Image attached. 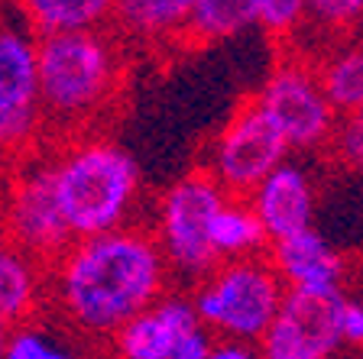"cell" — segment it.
<instances>
[{"mask_svg": "<svg viewBox=\"0 0 363 359\" xmlns=\"http://www.w3.org/2000/svg\"><path fill=\"white\" fill-rule=\"evenodd\" d=\"M328 152L347 169H363V107L337 120Z\"/></svg>", "mask_w": 363, "mask_h": 359, "instance_id": "603a6c76", "label": "cell"}, {"mask_svg": "<svg viewBox=\"0 0 363 359\" xmlns=\"http://www.w3.org/2000/svg\"><path fill=\"white\" fill-rule=\"evenodd\" d=\"M286 159H292L286 136L272 127L257 98H247L230 110L224 127L211 136L201 169L234 198H250Z\"/></svg>", "mask_w": 363, "mask_h": 359, "instance_id": "52a82bcc", "label": "cell"}, {"mask_svg": "<svg viewBox=\"0 0 363 359\" xmlns=\"http://www.w3.org/2000/svg\"><path fill=\"white\" fill-rule=\"evenodd\" d=\"M127 88V45L113 30L39 36L45 142L98 133Z\"/></svg>", "mask_w": 363, "mask_h": 359, "instance_id": "7a4b0ae2", "label": "cell"}, {"mask_svg": "<svg viewBox=\"0 0 363 359\" xmlns=\"http://www.w3.org/2000/svg\"><path fill=\"white\" fill-rule=\"evenodd\" d=\"M257 20L272 39H289L308 20V0H257Z\"/></svg>", "mask_w": 363, "mask_h": 359, "instance_id": "44dd1931", "label": "cell"}, {"mask_svg": "<svg viewBox=\"0 0 363 359\" xmlns=\"http://www.w3.org/2000/svg\"><path fill=\"white\" fill-rule=\"evenodd\" d=\"M214 249H218L220 262L269 253V237L247 198H230L220 207L218 220H214Z\"/></svg>", "mask_w": 363, "mask_h": 359, "instance_id": "ac0fdd59", "label": "cell"}, {"mask_svg": "<svg viewBox=\"0 0 363 359\" xmlns=\"http://www.w3.org/2000/svg\"><path fill=\"white\" fill-rule=\"evenodd\" d=\"M172 269L150 227H123L104 237L75 239L49 266V304L82 337H117L172 288Z\"/></svg>", "mask_w": 363, "mask_h": 359, "instance_id": "6da1fadb", "label": "cell"}, {"mask_svg": "<svg viewBox=\"0 0 363 359\" xmlns=\"http://www.w3.org/2000/svg\"><path fill=\"white\" fill-rule=\"evenodd\" d=\"M211 359H266L259 343H243V340H218L211 350Z\"/></svg>", "mask_w": 363, "mask_h": 359, "instance_id": "d4e9b609", "label": "cell"}, {"mask_svg": "<svg viewBox=\"0 0 363 359\" xmlns=\"http://www.w3.org/2000/svg\"><path fill=\"white\" fill-rule=\"evenodd\" d=\"M286 298L289 288L269 256L220 262L211 275L191 288V301L204 327L218 340L243 343H263Z\"/></svg>", "mask_w": 363, "mask_h": 359, "instance_id": "277c9868", "label": "cell"}, {"mask_svg": "<svg viewBox=\"0 0 363 359\" xmlns=\"http://www.w3.org/2000/svg\"><path fill=\"white\" fill-rule=\"evenodd\" d=\"M198 0H121L117 30L143 45L185 42Z\"/></svg>", "mask_w": 363, "mask_h": 359, "instance_id": "9a60e30c", "label": "cell"}, {"mask_svg": "<svg viewBox=\"0 0 363 359\" xmlns=\"http://www.w3.org/2000/svg\"><path fill=\"white\" fill-rule=\"evenodd\" d=\"M49 301V269L0 233V317L13 327L36 321Z\"/></svg>", "mask_w": 363, "mask_h": 359, "instance_id": "5bb4252c", "label": "cell"}, {"mask_svg": "<svg viewBox=\"0 0 363 359\" xmlns=\"http://www.w3.org/2000/svg\"><path fill=\"white\" fill-rule=\"evenodd\" d=\"M16 4L36 36L111 30L121 7V0H16Z\"/></svg>", "mask_w": 363, "mask_h": 359, "instance_id": "2e32d148", "label": "cell"}, {"mask_svg": "<svg viewBox=\"0 0 363 359\" xmlns=\"http://www.w3.org/2000/svg\"><path fill=\"white\" fill-rule=\"evenodd\" d=\"M0 233L45 269L75 243L55 191L52 142H43L16 159L13 181L0 201Z\"/></svg>", "mask_w": 363, "mask_h": 359, "instance_id": "8992f818", "label": "cell"}, {"mask_svg": "<svg viewBox=\"0 0 363 359\" xmlns=\"http://www.w3.org/2000/svg\"><path fill=\"white\" fill-rule=\"evenodd\" d=\"M308 20L337 39L357 30L363 20V0H308Z\"/></svg>", "mask_w": 363, "mask_h": 359, "instance_id": "7402d4cb", "label": "cell"}, {"mask_svg": "<svg viewBox=\"0 0 363 359\" xmlns=\"http://www.w3.org/2000/svg\"><path fill=\"white\" fill-rule=\"evenodd\" d=\"M247 201L263 224L269 243L315 227V178L295 159H286L269 178L259 181Z\"/></svg>", "mask_w": 363, "mask_h": 359, "instance_id": "4fadbf2b", "label": "cell"}, {"mask_svg": "<svg viewBox=\"0 0 363 359\" xmlns=\"http://www.w3.org/2000/svg\"><path fill=\"white\" fill-rule=\"evenodd\" d=\"M43 142L39 36L26 20H0V152L20 159Z\"/></svg>", "mask_w": 363, "mask_h": 359, "instance_id": "ba28073f", "label": "cell"}, {"mask_svg": "<svg viewBox=\"0 0 363 359\" xmlns=\"http://www.w3.org/2000/svg\"><path fill=\"white\" fill-rule=\"evenodd\" d=\"M13 172H16V159L7 156V152H0V201H4L10 181H13Z\"/></svg>", "mask_w": 363, "mask_h": 359, "instance_id": "484cf974", "label": "cell"}, {"mask_svg": "<svg viewBox=\"0 0 363 359\" xmlns=\"http://www.w3.org/2000/svg\"><path fill=\"white\" fill-rule=\"evenodd\" d=\"M13 330H16L13 324L0 317V359L7 356V346H10V340H13Z\"/></svg>", "mask_w": 363, "mask_h": 359, "instance_id": "4316f807", "label": "cell"}, {"mask_svg": "<svg viewBox=\"0 0 363 359\" xmlns=\"http://www.w3.org/2000/svg\"><path fill=\"white\" fill-rule=\"evenodd\" d=\"M55 191L75 239L133 227L143 175L133 152L101 133L52 142Z\"/></svg>", "mask_w": 363, "mask_h": 359, "instance_id": "3957f363", "label": "cell"}, {"mask_svg": "<svg viewBox=\"0 0 363 359\" xmlns=\"http://www.w3.org/2000/svg\"><path fill=\"white\" fill-rule=\"evenodd\" d=\"M269 262L282 275L289 292L305 295H344V282L350 275L347 256L328 243L311 227L295 237L269 243Z\"/></svg>", "mask_w": 363, "mask_h": 359, "instance_id": "7c38bea8", "label": "cell"}, {"mask_svg": "<svg viewBox=\"0 0 363 359\" xmlns=\"http://www.w3.org/2000/svg\"><path fill=\"white\" fill-rule=\"evenodd\" d=\"M4 359H84V353L68 334H59L55 327L36 317L13 330V340H10Z\"/></svg>", "mask_w": 363, "mask_h": 359, "instance_id": "ffe728a7", "label": "cell"}, {"mask_svg": "<svg viewBox=\"0 0 363 359\" xmlns=\"http://www.w3.org/2000/svg\"><path fill=\"white\" fill-rule=\"evenodd\" d=\"M347 295H305L289 292L279 317L259 350L266 359H331L344 346L340 311Z\"/></svg>", "mask_w": 363, "mask_h": 359, "instance_id": "30bf717a", "label": "cell"}, {"mask_svg": "<svg viewBox=\"0 0 363 359\" xmlns=\"http://www.w3.org/2000/svg\"><path fill=\"white\" fill-rule=\"evenodd\" d=\"M230 198L234 195H227L201 165L159 195L150 230L172 269V278L195 288L220 266L214 249V220Z\"/></svg>", "mask_w": 363, "mask_h": 359, "instance_id": "5b68a950", "label": "cell"}, {"mask_svg": "<svg viewBox=\"0 0 363 359\" xmlns=\"http://www.w3.org/2000/svg\"><path fill=\"white\" fill-rule=\"evenodd\" d=\"M340 337H344V346L363 350V301L360 298L344 301V311H340Z\"/></svg>", "mask_w": 363, "mask_h": 359, "instance_id": "cb8c5ba5", "label": "cell"}, {"mask_svg": "<svg viewBox=\"0 0 363 359\" xmlns=\"http://www.w3.org/2000/svg\"><path fill=\"white\" fill-rule=\"evenodd\" d=\"M318 78L325 84L328 101L334 104L337 117L354 113L363 107V42H334L331 52L315 62Z\"/></svg>", "mask_w": 363, "mask_h": 359, "instance_id": "e0dca14e", "label": "cell"}, {"mask_svg": "<svg viewBox=\"0 0 363 359\" xmlns=\"http://www.w3.org/2000/svg\"><path fill=\"white\" fill-rule=\"evenodd\" d=\"M272 127L286 136L292 152L328 149L337 127V110L328 101L315 62L289 55L272 68L253 94Z\"/></svg>", "mask_w": 363, "mask_h": 359, "instance_id": "9c48e42d", "label": "cell"}, {"mask_svg": "<svg viewBox=\"0 0 363 359\" xmlns=\"http://www.w3.org/2000/svg\"><path fill=\"white\" fill-rule=\"evenodd\" d=\"M259 26L257 20V0H198L191 26L185 42L189 45H214L240 33Z\"/></svg>", "mask_w": 363, "mask_h": 359, "instance_id": "d6986e66", "label": "cell"}, {"mask_svg": "<svg viewBox=\"0 0 363 359\" xmlns=\"http://www.w3.org/2000/svg\"><path fill=\"white\" fill-rule=\"evenodd\" d=\"M201 327L191 292H169L150 311L117 330L111 340L113 359H175L182 337Z\"/></svg>", "mask_w": 363, "mask_h": 359, "instance_id": "8fae6325", "label": "cell"}]
</instances>
